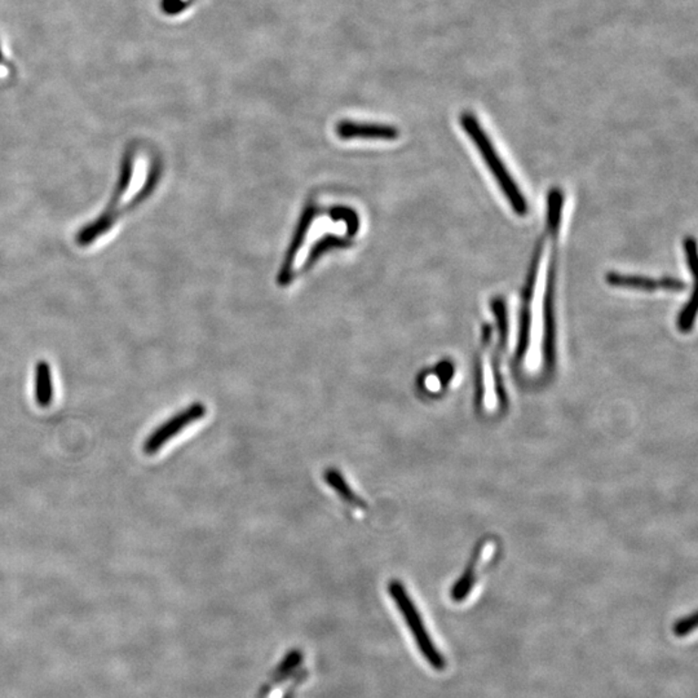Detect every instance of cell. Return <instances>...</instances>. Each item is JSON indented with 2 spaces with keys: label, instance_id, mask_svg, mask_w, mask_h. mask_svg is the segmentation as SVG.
Listing matches in <instances>:
<instances>
[{
  "label": "cell",
  "instance_id": "13",
  "mask_svg": "<svg viewBox=\"0 0 698 698\" xmlns=\"http://www.w3.org/2000/svg\"><path fill=\"white\" fill-rule=\"evenodd\" d=\"M696 627L697 616L696 613H693L692 616L684 617V619L675 622L674 627H672V631H674V635L678 636V638H684V636L690 635L691 632H693L694 630H696Z\"/></svg>",
  "mask_w": 698,
  "mask_h": 698
},
{
  "label": "cell",
  "instance_id": "5",
  "mask_svg": "<svg viewBox=\"0 0 698 698\" xmlns=\"http://www.w3.org/2000/svg\"><path fill=\"white\" fill-rule=\"evenodd\" d=\"M556 242H552L551 259H549L548 281H546L545 298H543V342L542 357L546 372L549 373L555 366L556 358Z\"/></svg>",
  "mask_w": 698,
  "mask_h": 698
},
{
  "label": "cell",
  "instance_id": "6",
  "mask_svg": "<svg viewBox=\"0 0 698 698\" xmlns=\"http://www.w3.org/2000/svg\"><path fill=\"white\" fill-rule=\"evenodd\" d=\"M206 406L203 404L196 403L188 406L183 412L176 414L171 419L159 426L149 437L147 438L144 444V452L147 454H154L159 452L160 447L167 443V441L174 438L179 432L183 431L191 423L200 421L206 416Z\"/></svg>",
  "mask_w": 698,
  "mask_h": 698
},
{
  "label": "cell",
  "instance_id": "4",
  "mask_svg": "<svg viewBox=\"0 0 698 698\" xmlns=\"http://www.w3.org/2000/svg\"><path fill=\"white\" fill-rule=\"evenodd\" d=\"M388 592L403 614L405 622L409 626L422 656L435 670L444 672L447 665V660L434 644V641H432L425 623H423L421 613L416 610V604L413 603L412 598L407 594L403 583L396 580H391L388 585Z\"/></svg>",
  "mask_w": 698,
  "mask_h": 698
},
{
  "label": "cell",
  "instance_id": "1",
  "mask_svg": "<svg viewBox=\"0 0 698 698\" xmlns=\"http://www.w3.org/2000/svg\"><path fill=\"white\" fill-rule=\"evenodd\" d=\"M154 178H156V172L153 167L148 166L147 162L140 159L134 151H128L123 160L116 190L110 202L94 221L89 222L76 234L77 245H92L101 240L105 234L109 233L120 216L128 214L132 207L147 199L153 188Z\"/></svg>",
  "mask_w": 698,
  "mask_h": 698
},
{
  "label": "cell",
  "instance_id": "12",
  "mask_svg": "<svg viewBox=\"0 0 698 698\" xmlns=\"http://www.w3.org/2000/svg\"><path fill=\"white\" fill-rule=\"evenodd\" d=\"M697 314V301L696 292H693L690 301L683 307L681 313H679L678 320H676V325L682 333H690L692 327L694 325V320H696Z\"/></svg>",
  "mask_w": 698,
  "mask_h": 698
},
{
  "label": "cell",
  "instance_id": "10",
  "mask_svg": "<svg viewBox=\"0 0 698 698\" xmlns=\"http://www.w3.org/2000/svg\"><path fill=\"white\" fill-rule=\"evenodd\" d=\"M323 480H325L327 485L332 488L334 492L338 493V496L341 497L344 502L349 503V505L354 506V508H366V503L361 499V497L358 496V494L352 490L348 481L345 480L342 472L338 471V469L327 468L326 471L323 472Z\"/></svg>",
  "mask_w": 698,
  "mask_h": 698
},
{
  "label": "cell",
  "instance_id": "8",
  "mask_svg": "<svg viewBox=\"0 0 698 698\" xmlns=\"http://www.w3.org/2000/svg\"><path fill=\"white\" fill-rule=\"evenodd\" d=\"M335 132L338 138L344 141H394L400 136V132L394 126L351 119L341 120L336 125Z\"/></svg>",
  "mask_w": 698,
  "mask_h": 698
},
{
  "label": "cell",
  "instance_id": "11",
  "mask_svg": "<svg viewBox=\"0 0 698 698\" xmlns=\"http://www.w3.org/2000/svg\"><path fill=\"white\" fill-rule=\"evenodd\" d=\"M34 391H36V400L39 406L46 407L51 404L52 397H54V385H52L51 369L45 361L39 363L38 366L36 367Z\"/></svg>",
  "mask_w": 698,
  "mask_h": 698
},
{
  "label": "cell",
  "instance_id": "9",
  "mask_svg": "<svg viewBox=\"0 0 698 698\" xmlns=\"http://www.w3.org/2000/svg\"><path fill=\"white\" fill-rule=\"evenodd\" d=\"M493 549V543L490 542H485L483 548L477 549L474 560H472V563H469L465 574H463L458 582L454 585L452 591L454 601H463L467 598L469 591H471L475 582H477V568L480 567V564H483L484 561L489 560Z\"/></svg>",
  "mask_w": 698,
  "mask_h": 698
},
{
  "label": "cell",
  "instance_id": "7",
  "mask_svg": "<svg viewBox=\"0 0 698 698\" xmlns=\"http://www.w3.org/2000/svg\"><path fill=\"white\" fill-rule=\"evenodd\" d=\"M608 285L621 287V289L638 290V292L656 293L670 292L681 293L687 289L684 281L674 277L652 278L639 276V274H625L619 272H610L605 276Z\"/></svg>",
  "mask_w": 698,
  "mask_h": 698
},
{
  "label": "cell",
  "instance_id": "3",
  "mask_svg": "<svg viewBox=\"0 0 698 698\" xmlns=\"http://www.w3.org/2000/svg\"><path fill=\"white\" fill-rule=\"evenodd\" d=\"M549 237V225H546L545 233L540 237L534 250L527 280H525L523 292H521L520 310H518V344L514 363L516 366H523L525 358L530 347V336H532V304L534 293H536L537 281H539V265L542 256L545 254L546 245Z\"/></svg>",
  "mask_w": 698,
  "mask_h": 698
},
{
  "label": "cell",
  "instance_id": "14",
  "mask_svg": "<svg viewBox=\"0 0 698 698\" xmlns=\"http://www.w3.org/2000/svg\"><path fill=\"white\" fill-rule=\"evenodd\" d=\"M684 252L685 258H687L688 268H690L691 273L696 278L697 273V245L693 237H687L684 240Z\"/></svg>",
  "mask_w": 698,
  "mask_h": 698
},
{
  "label": "cell",
  "instance_id": "15",
  "mask_svg": "<svg viewBox=\"0 0 698 698\" xmlns=\"http://www.w3.org/2000/svg\"><path fill=\"white\" fill-rule=\"evenodd\" d=\"M190 5V0H162L163 14L169 15V16H176V15L181 14L188 5Z\"/></svg>",
  "mask_w": 698,
  "mask_h": 698
},
{
  "label": "cell",
  "instance_id": "2",
  "mask_svg": "<svg viewBox=\"0 0 698 698\" xmlns=\"http://www.w3.org/2000/svg\"><path fill=\"white\" fill-rule=\"evenodd\" d=\"M459 122L463 131L474 141L481 159H484L485 165L492 172L494 180L497 181L500 190L505 194L506 200H508L511 209L514 210L515 214L518 216L527 215L529 205H528L523 191L520 190L518 183L509 174L508 169H506L505 162L500 159L498 151L494 148L489 136L485 132L477 117L469 111H466L460 116Z\"/></svg>",
  "mask_w": 698,
  "mask_h": 698
}]
</instances>
